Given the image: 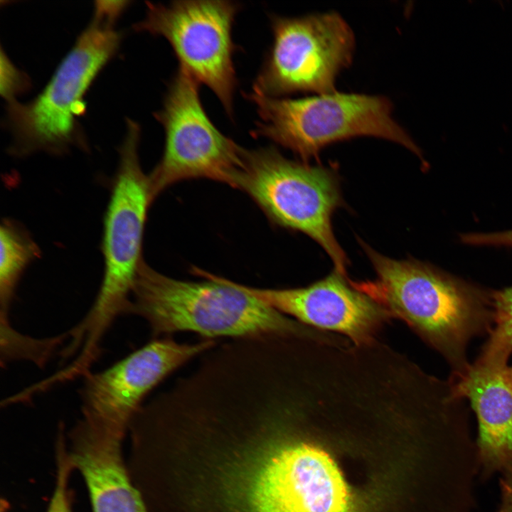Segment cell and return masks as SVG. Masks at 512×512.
I'll return each instance as SVG.
<instances>
[{
    "label": "cell",
    "instance_id": "1",
    "mask_svg": "<svg viewBox=\"0 0 512 512\" xmlns=\"http://www.w3.org/2000/svg\"><path fill=\"white\" fill-rule=\"evenodd\" d=\"M376 273L374 280L351 284L405 322L450 365L452 376L470 367L466 348L490 332L491 292L484 291L428 264L385 257L361 242Z\"/></svg>",
    "mask_w": 512,
    "mask_h": 512
},
{
    "label": "cell",
    "instance_id": "2",
    "mask_svg": "<svg viewBox=\"0 0 512 512\" xmlns=\"http://www.w3.org/2000/svg\"><path fill=\"white\" fill-rule=\"evenodd\" d=\"M192 282L162 274L143 261L134 284L128 314L142 318L153 338L180 331L205 339L278 335L315 336L319 331L266 305L240 284L197 270Z\"/></svg>",
    "mask_w": 512,
    "mask_h": 512
},
{
    "label": "cell",
    "instance_id": "3",
    "mask_svg": "<svg viewBox=\"0 0 512 512\" xmlns=\"http://www.w3.org/2000/svg\"><path fill=\"white\" fill-rule=\"evenodd\" d=\"M119 17L112 9L95 4L91 21L44 88L27 102L6 103L4 126L11 137L10 155L23 158L43 152L57 156L75 148L89 151L81 123L85 96L119 49L123 36L116 28Z\"/></svg>",
    "mask_w": 512,
    "mask_h": 512
},
{
    "label": "cell",
    "instance_id": "4",
    "mask_svg": "<svg viewBox=\"0 0 512 512\" xmlns=\"http://www.w3.org/2000/svg\"><path fill=\"white\" fill-rule=\"evenodd\" d=\"M246 97L259 116L254 137L267 138L306 162L329 144L358 137H375L401 144L422 159L420 147L394 119L386 97L334 92L298 99Z\"/></svg>",
    "mask_w": 512,
    "mask_h": 512
},
{
    "label": "cell",
    "instance_id": "5",
    "mask_svg": "<svg viewBox=\"0 0 512 512\" xmlns=\"http://www.w3.org/2000/svg\"><path fill=\"white\" fill-rule=\"evenodd\" d=\"M140 136L139 124L127 119L103 220V276L95 300L82 319L85 328L97 336H105L118 316L128 314L134 284L144 261L145 223L154 198L149 176L139 161Z\"/></svg>",
    "mask_w": 512,
    "mask_h": 512
},
{
    "label": "cell",
    "instance_id": "6",
    "mask_svg": "<svg viewBox=\"0 0 512 512\" xmlns=\"http://www.w3.org/2000/svg\"><path fill=\"white\" fill-rule=\"evenodd\" d=\"M237 188L248 193L274 223L315 240L334 270L346 276L348 261L331 225L334 213L343 205L335 169L289 159L274 147L246 150Z\"/></svg>",
    "mask_w": 512,
    "mask_h": 512
},
{
    "label": "cell",
    "instance_id": "7",
    "mask_svg": "<svg viewBox=\"0 0 512 512\" xmlns=\"http://www.w3.org/2000/svg\"><path fill=\"white\" fill-rule=\"evenodd\" d=\"M199 84L178 68L162 107L154 113L164 131L162 157L149 175L154 198L181 180L206 178L237 188L246 149L224 135L206 112Z\"/></svg>",
    "mask_w": 512,
    "mask_h": 512
},
{
    "label": "cell",
    "instance_id": "8",
    "mask_svg": "<svg viewBox=\"0 0 512 512\" xmlns=\"http://www.w3.org/2000/svg\"><path fill=\"white\" fill-rule=\"evenodd\" d=\"M272 43L252 92L272 97L336 92L340 72L352 62L355 36L337 12L271 16Z\"/></svg>",
    "mask_w": 512,
    "mask_h": 512
},
{
    "label": "cell",
    "instance_id": "9",
    "mask_svg": "<svg viewBox=\"0 0 512 512\" xmlns=\"http://www.w3.org/2000/svg\"><path fill=\"white\" fill-rule=\"evenodd\" d=\"M144 18L136 32L164 38L179 68L214 92L230 117L237 87L233 28L240 6L230 1H146Z\"/></svg>",
    "mask_w": 512,
    "mask_h": 512
},
{
    "label": "cell",
    "instance_id": "10",
    "mask_svg": "<svg viewBox=\"0 0 512 512\" xmlns=\"http://www.w3.org/2000/svg\"><path fill=\"white\" fill-rule=\"evenodd\" d=\"M272 422L279 445L252 480L251 512H353L349 489L334 460L294 439L290 410Z\"/></svg>",
    "mask_w": 512,
    "mask_h": 512
},
{
    "label": "cell",
    "instance_id": "11",
    "mask_svg": "<svg viewBox=\"0 0 512 512\" xmlns=\"http://www.w3.org/2000/svg\"><path fill=\"white\" fill-rule=\"evenodd\" d=\"M216 345L214 340L181 343L152 338L106 369L90 372L80 389L82 417L128 434L149 393L178 368Z\"/></svg>",
    "mask_w": 512,
    "mask_h": 512
},
{
    "label": "cell",
    "instance_id": "12",
    "mask_svg": "<svg viewBox=\"0 0 512 512\" xmlns=\"http://www.w3.org/2000/svg\"><path fill=\"white\" fill-rule=\"evenodd\" d=\"M241 287L284 315L319 331L336 332L356 346L378 340L377 334L393 319L384 307L335 270L304 287Z\"/></svg>",
    "mask_w": 512,
    "mask_h": 512
},
{
    "label": "cell",
    "instance_id": "13",
    "mask_svg": "<svg viewBox=\"0 0 512 512\" xmlns=\"http://www.w3.org/2000/svg\"><path fill=\"white\" fill-rule=\"evenodd\" d=\"M127 434L82 417L68 434L69 456L84 481L92 512H147L124 455Z\"/></svg>",
    "mask_w": 512,
    "mask_h": 512
},
{
    "label": "cell",
    "instance_id": "14",
    "mask_svg": "<svg viewBox=\"0 0 512 512\" xmlns=\"http://www.w3.org/2000/svg\"><path fill=\"white\" fill-rule=\"evenodd\" d=\"M457 393L471 402L479 422V449L489 469L512 466V388L508 367L471 364L452 377Z\"/></svg>",
    "mask_w": 512,
    "mask_h": 512
},
{
    "label": "cell",
    "instance_id": "15",
    "mask_svg": "<svg viewBox=\"0 0 512 512\" xmlns=\"http://www.w3.org/2000/svg\"><path fill=\"white\" fill-rule=\"evenodd\" d=\"M0 319L9 312L17 287L30 265L41 256V250L22 223L5 218L0 227Z\"/></svg>",
    "mask_w": 512,
    "mask_h": 512
},
{
    "label": "cell",
    "instance_id": "16",
    "mask_svg": "<svg viewBox=\"0 0 512 512\" xmlns=\"http://www.w3.org/2000/svg\"><path fill=\"white\" fill-rule=\"evenodd\" d=\"M1 366L14 361H27L40 368L46 365L63 343L68 331L60 335L37 338L15 329L10 320H0Z\"/></svg>",
    "mask_w": 512,
    "mask_h": 512
},
{
    "label": "cell",
    "instance_id": "17",
    "mask_svg": "<svg viewBox=\"0 0 512 512\" xmlns=\"http://www.w3.org/2000/svg\"><path fill=\"white\" fill-rule=\"evenodd\" d=\"M493 326L482 352L475 363L506 367L512 353V287L491 292Z\"/></svg>",
    "mask_w": 512,
    "mask_h": 512
},
{
    "label": "cell",
    "instance_id": "18",
    "mask_svg": "<svg viewBox=\"0 0 512 512\" xmlns=\"http://www.w3.org/2000/svg\"><path fill=\"white\" fill-rule=\"evenodd\" d=\"M55 452V481L46 512H73L70 481L75 470L69 456L65 433L63 430L57 433Z\"/></svg>",
    "mask_w": 512,
    "mask_h": 512
},
{
    "label": "cell",
    "instance_id": "19",
    "mask_svg": "<svg viewBox=\"0 0 512 512\" xmlns=\"http://www.w3.org/2000/svg\"><path fill=\"white\" fill-rule=\"evenodd\" d=\"M0 92L6 103L17 100L31 87V79L11 60L3 48L0 55Z\"/></svg>",
    "mask_w": 512,
    "mask_h": 512
},
{
    "label": "cell",
    "instance_id": "20",
    "mask_svg": "<svg viewBox=\"0 0 512 512\" xmlns=\"http://www.w3.org/2000/svg\"><path fill=\"white\" fill-rule=\"evenodd\" d=\"M469 240L472 245L512 247V230L490 233H472Z\"/></svg>",
    "mask_w": 512,
    "mask_h": 512
},
{
    "label": "cell",
    "instance_id": "21",
    "mask_svg": "<svg viewBox=\"0 0 512 512\" xmlns=\"http://www.w3.org/2000/svg\"><path fill=\"white\" fill-rule=\"evenodd\" d=\"M501 489L502 502L498 512H512V466L505 471Z\"/></svg>",
    "mask_w": 512,
    "mask_h": 512
},
{
    "label": "cell",
    "instance_id": "22",
    "mask_svg": "<svg viewBox=\"0 0 512 512\" xmlns=\"http://www.w3.org/2000/svg\"><path fill=\"white\" fill-rule=\"evenodd\" d=\"M508 378H509L510 383H511V385L512 388V367H511V368L508 367Z\"/></svg>",
    "mask_w": 512,
    "mask_h": 512
}]
</instances>
